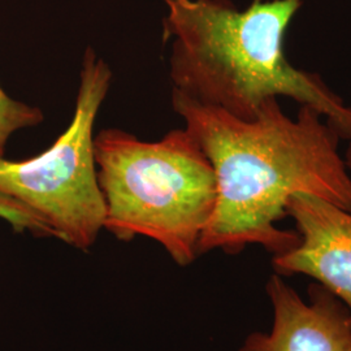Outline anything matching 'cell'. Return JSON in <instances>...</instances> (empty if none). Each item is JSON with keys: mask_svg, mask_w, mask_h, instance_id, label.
Here are the masks:
<instances>
[{"mask_svg": "<svg viewBox=\"0 0 351 351\" xmlns=\"http://www.w3.org/2000/svg\"><path fill=\"white\" fill-rule=\"evenodd\" d=\"M104 229L121 241L137 236L162 245L181 267L199 256V241L216 204V177L186 129L145 142L121 129L94 137Z\"/></svg>", "mask_w": 351, "mask_h": 351, "instance_id": "3", "label": "cell"}, {"mask_svg": "<svg viewBox=\"0 0 351 351\" xmlns=\"http://www.w3.org/2000/svg\"><path fill=\"white\" fill-rule=\"evenodd\" d=\"M272 304L269 332H252L239 351H351L349 308L319 284L308 288V301L274 274L265 284Z\"/></svg>", "mask_w": 351, "mask_h": 351, "instance_id": "6", "label": "cell"}, {"mask_svg": "<svg viewBox=\"0 0 351 351\" xmlns=\"http://www.w3.org/2000/svg\"><path fill=\"white\" fill-rule=\"evenodd\" d=\"M43 119L40 108L13 99L0 86V158H4L8 141L16 132L39 125Z\"/></svg>", "mask_w": 351, "mask_h": 351, "instance_id": "7", "label": "cell"}, {"mask_svg": "<svg viewBox=\"0 0 351 351\" xmlns=\"http://www.w3.org/2000/svg\"><path fill=\"white\" fill-rule=\"evenodd\" d=\"M0 219L5 220L17 233L29 232L37 237H55L47 221L21 202L0 193Z\"/></svg>", "mask_w": 351, "mask_h": 351, "instance_id": "8", "label": "cell"}, {"mask_svg": "<svg viewBox=\"0 0 351 351\" xmlns=\"http://www.w3.org/2000/svg\"><path fill=\"white\" fill-rule=\"evenodd\" d=\"M112 71L91 47L85 51L75 113L47 150L25 160L0 158V193L32 208L56 239L88 250L104 229L106 204L94 154V125Z\"/></svg>", "mask_w": 351, "mask_h": 351, "instance_id": "4", "label": "cell"}, {"mask_svg": "<svg viewBox=\"0 0 351 351\" xmlns=\"http://www.w3.org/2000/svg\"><path fill=\"white\" fill-rule=\"evenodd\" d=\"M287 216L300 241L272 258L274 272L314 278L351 314V213L313 194H295L289 199Z\"/></svg>", "mask_w": 351, "mask_h": 351, "instance_id": "5", "label": "cell"}, {"mask_svg": "<svg viewBox=\"0 0 351 351\" xmlns=\"http://www.w3.org/2000/svg\"><path fill=\"white\" fill-rule=\"evenodd\" d=\"M163 1L172 88L242 120L254 119L268 99L289 98L317 110L350 142L351 106L285 53L302 0H254L242 11L230 0Z\"/></svg>", "mask_w": 351, "mask_h": 351, "instance_id": "2", "label": "cell"}, {"mask_svg": "<svg viewBox=\"0 0 351 351\" xmlns=\"http://www.w3.org/2000/svg\"><path fill=\"white\" fill-rule=\"evenodd\" d=\"M345 162H346V165H348V168H349V171L351 172V141L349 142L348 149H346V154H345Z\"/></svg>", "mask_w": 351, "mask_h": 351, "instance_id": "9", "label": "cell"}, {"mask_svg": "<svg viewBox=\"0 0 351 351\" xmlns=\"http://www.w3.org/2000/svg\"><path fill=\"white\" fill-rule=\"evenodd\" d=\"M172 107L216 177V204L199 255H236L251 245L274 256L293 249L297 232L277 223L295 194H313L351 213V172L339 151L342 138L317 110L300 106L291 117L272 98L254 119L242 120L175 88Z\"/></svg>", "mask_w": 351, "mask_h": 351, "instance_id": "1", "label": "cell"}]
</instances>
